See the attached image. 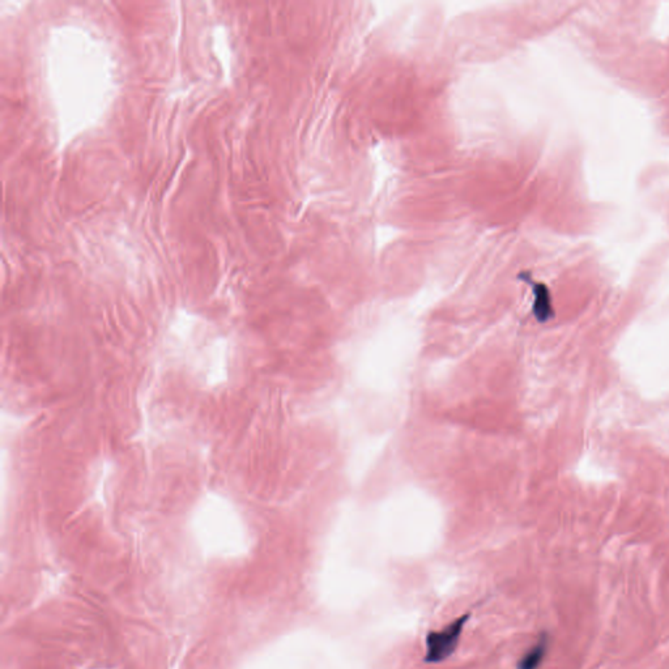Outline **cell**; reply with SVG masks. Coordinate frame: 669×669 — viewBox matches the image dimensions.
<instances>
[{
  "label": "cell",
  "instance_id": "cell-1",
  "mask_svg": "<svg viewBox=\"0 0 669 669\" xmlns=\"http://www.w3.org/2000/svg\"><path fill=\"white\" fill-rule=\"evenodd\" d=\"M470 617V613H464L445 628L428 633L425 638L424 662L426 664H440L453 656Z\"/></svg>",
  "mask_w": 669,
  "mask_h": 669
},
{
  "label": "cell",
  "instance_id": "cell-2",
  "mask_svg": "<svg viewBox=\"0 0 669 669\" xmlns=\"http://www.w3.org/2000/svg\"><path fill=\"white\" fill-rule=\"evenodd\" d=\"M549 647H551V637L547 632H543L534 645L528 647L526 653L519 658L517 669H540L547 659Z\"/></svg>",
  "mask_w": 669,
  "mask_h": 669
},
{
  "label": "cell",
  "instance_id": "cell-3",
  "mask_svg": "<svg viewBox=\"0 0 669 669\" xmlns=\"http://www.w3.org/2000/svg\"><path fill=\"white\" fill-rule=\"evenodd\" d=\"M521 279L527 281V284L530 283L532 287V293H534V314L536 319L539 322H547L549 318L552 317V301L551 294H549L548 288L544 284L535 283L531 279H528V276H521Z\"/></svg>",
  "mask_w": 669,
  "mask_h": 669
}]
</instances>
